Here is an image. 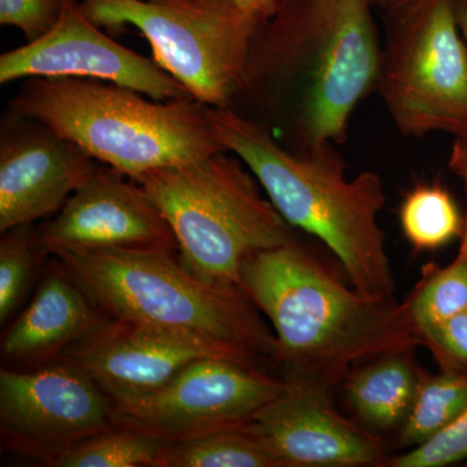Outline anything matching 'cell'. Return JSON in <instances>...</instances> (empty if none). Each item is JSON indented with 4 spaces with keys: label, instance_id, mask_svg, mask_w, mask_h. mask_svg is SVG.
<instances>
[{
    "label": "cell",
    "instance_id": "cell-22",
    "mask_svg": "<svg viewBox=\"0 0 467 467\" xmlns=\"http://www.w3.org/2000/svg\"><path fill=\"white\" fill-rule=\"evenodd\" d=\"M417 335L467 309V260L457 254L450 265L429 264L404 301ZM420 339V337H418Z\"/></svg>",
    "mask_w": 467,
    "mask_h": 467
},
{
    "label": "cell",
    "instance_id": "cell-23",
    "mask_svg": "<svg viewBox=\"0 0 467 467\" xmlns=\"http://www.w3.org/2000/svg\"><path fill=\"white\" fill-rule=\"evenodd\" d=\"M33 223L3 233L0 242V322L5 324L26 296L43 250ZM46 252V251H45Z\"/></svg>",
    "mask_w": 467,
    "mask_h": 467
},
{
    "label": "cell",
    "instance_id": "cell-25",
    "mask_svg": "<svg viewBox=\"0 0 467 467\" xmlns=\"http://www.w3.org/2000/svg\"><path fill=\"white\" fill-rule=\"evenodd\" d=\"M418 337L420 346L434 356L441 371L467 374V309L427 328Z\"/></svg>",
    "mask_w": 467,
    "mask_h": 467
},
{
    "label": "cell",
    "instance_id": "cell-28",
    "mask_svg": "<svg viewBox=\"0 0 467 467\" xmlns=\"http://www.w3.org/2000/svg\"><path fill=\"white\" fill-rule=\"evenodd\" d=\"M239 7L267 20L275 14L279 0H232Z\"/></svg>",
    "mask_w": 467,
    "mask_h": 467
},
{
    "label": "cell",
    "instance_id": "cell-24",
    "mask_svg": "<svg viewBox=\"0 0 467 467\" xmlns=\"http://www.w3.org/2000/svg\"><path fill=\"white\" fill-rule=\"evenodd\" d=\"M467 461V409L447 430L431 441L398 456L389 457L387 467H447Z\"/></svg>",
    "mask_w": 467,
    "mask_h": 467
},
{
    "label": "cell",
    "instance_id": "cell-3",
    "mask_svg": "<svg viewBox=\"0 0 467 467\" xmlns=\"http://www.w3.org/2000/svg\"><path fill=\"white\" fill-rule=\"evenodd\" d=\"M212 119L220 142L250 169L278 213L324 243L356 291L393 297L395 276L378 223L386 202L379 174L362 171L348 180L333 143L285 150L267 126L233 109H212Z\"/></svg>",
    "mask_w": 467,
    "mask_h": 467
},
{
    "label": "cell",
    "instance_id": "cell-21",
    "mask_svg": "<svg viewBox=\"0 0 467 467\" xmlns=\"http://www.w3.org/2000/svg\"><path fill=\"white\" fill-rule=\"evenodd\" d=\"M168 442L130 430L115 429L70 445L47 461L55 467H158Z\"/></svg>",
    "mask_w": 467,
    "mask_h": 467
},
{
    "label": "cell",
    "instance_id": "cell-8",
    "mask_svg": "<svg viewBox=\"0 0 467 467\" xmlns=\"http://www.w3.org/2000/svg\"><path fill=\"white\" fill-rule=\"evenodd\" d=\"M391 15L377 90L408 137L467 129V42L454 0H409Z\"/></svg>",
    "mask_w": 467,
    "mask_h": 467
},
{
    "label": "cell",
    "instance_id": "cell-19",
    "mask_svg": "<svg viewBox=\"0 0 467 467\" xmlns=\"http://www.w3.org/2000/svg\"><path fill=\"white\" fill-rule=\"evenodd\" d=\"M158 467H279L244 425L168 442Z\"/></svg>",
    "mask_w": 467,
    "mask_h": 467
},
{
    "label": "cell",
    "instance_id": "cell-2",
    "mask_svg": "<svg viewBox=\"0 0 467 467\" xmlns=\"http://www.w3.org/2000/svg\"><path fill=\"white\" fill-rule=\"evenodd\" d=\"M239 287L273 326L275 361L330 387L358 362L420 346L407 304L347 287L297 241L248 257Z\"/></svg>",
    "mask_w": 467,
    "mask_h": 467
},
{
    "label": "cell",
    "instance_id": "cell-9",
    "mask_svg": "<svg viewBox=\"0 0 467 467\" xmlns=\"http://www.w3.org/2000/svg\"><path fill=\"white\" fill-rule=\"evenodd\" d=\"M284 389V379L256 365L202 358L155 392L112 402L113 423L167 442L236 429L247 423Z\"/></svg>",
    "mask_w": 467,
    "mask_h": 467
},
{
    "label": "cell",
    "instance_id": "cell-20",
    "mask_svg": "<svg viewBox=\"0 0 467 467\" xmlns=\"http://www.w3.org/2000/svg\"><path fill=\"white\" fill-rule=\"evenodd\" d=\"M402 233L414 248L434 251L462 235L463 221L450 192L439 184H418L399 212Z\"/></svg>",
    "mask_w": 467,
    "mask_h": 467
},
{
    "label": "cell",
    "instance_id": "cell-12",
    "mask_svg": "<svg viewBox=\"0 0 467 467\" xmlns=\"http://www.w3.org/2000/svg\"><path fill=\"white\" fill-rule=\"evenodd\" d=\"M331 389L287 371L282 391L244 427L279 467L383 466L386 442L342 416Z\"/></svg>",
    "mask_w": 467,
    "mask_h": 467
},
{
    "label": "cell",
    "instance_id": "cell-17",
    "mask_svg": "<svg viewBox=\"0 0 467 467\" xmlns=\"http://www.w3.org/2000/svg\"><path fill=\"white\" fill-rule=\"evenodd\" d=\"M411 352L387 353L347 376L350 408L368 429L389 431L404 425L423 376Z\"/></svg>",
    "mask_w": 467,
    "mask_h": 467
},
{
    "label": "cell",
    "instance_id": "cell-7",
    "mask_svg": "<svg viewBox=\"0 0 467 467\" xmlns=\"http://www.w3.org/2000/svg\"><path fill=\"white\" fill-rule=\"evenodd\" d=\"M99 27L140 30L153 60L212 109L242 94L263 18L232 0H82Z\"/></svg>",
    "mask_w": 467,
    "mask_h": 467
},
{
    "label": "cell",
    "instance_id": "cell-31",
    "mask_svg": "<svg viewBox=\"0 0 467 467\" xmlns=\"http://www.w3.org/2000/svg\"><path fill=\"white\" fill-rule=\"evenodd\" d=\"M463 184H465V192H466V198H467V180H463ZM459 254H462V256L465 257V259L467 260V211H466L465 223H463L462 243H461Z\"/></svg>",
    "mask_w": 467,
    "mask_h": 467
},
{
    "label": "cell",
    "instance_id": "cell-30",
    "mask_svg": "<svg viewBox=\"0 0 467 467\" xmlns=\"http://www.w3.org/2000/svg\"><path fill=\"white\" fill-rule=\"evenodd\" d=\"M408 2L409 0H371L373 5L382 7L386 12H391L393 9L401 7V5Z\"/></svg>",
    "mask_w": 467,
    "mask_h": 467
},
{
    "label": "cell",
    "instance_id": "cell-13",
    "mask_svg": "<svg viewBox=\"0 0 467 467\" xmlns=\"http://www.w3.org/2000/svg\"><path fill=\"white\" fill-rule=\"evenodd\" d=\"M81 78L124 86L155 100L193 99L153 58L129 50L67 0L57 26L0 57V84L23 78Z\"/></svg>",
    "mask_w": 467,
    "mask_h": 467
},
{
    "label": "cell",
    "instance_id": "cell-18",
    "mask_svg": "<svg viewBox=\"0 0 467 467\" xmlns=\"http://www.w3.org/2000/svg\"><path fill=\"white\" fill-rule=\"evenodd\" d=\"M467 409V374L441 371L435 376L423 371L416 400L404 425L399 444L420 447L453 425Z\"/></svg>",
    "mask_w": 467,
    "mask_h": 467
},
{
    "label": "cell",
    "instance_id": "cell-6",
    "mask_svg": "<svg viewBox=\"0 0 467 467\" xmlns=\"http://www.w3.org/2000/svg\"><path fill=\"white\" fill-rule=\"evenodd\" d=\"M242 164L225 150L134 180L173 230L181 264L211 284L239 287L248 257L296 241Z\"/></svg>",
    "mask_w": 467,
    "mask_h": 467
},
{
    "label": "cell",
    "instance_id": "cell-29",
    "mask_svg": "<svg viewBox=\"0 0 467 467\" xmlns=\"http://www.w3.org/2000/svg\"><path fill=\"white\" fill-rule=\"evenodd\" d=\"M454 11L461 33L467 42V0H454Z\"/></svg>",
    "mask_w": 467,
    "mask_h": 467
},
{
    "label": "cell",
    "instance_id": "cell-14",
    "mask_svg": "<svg viewBox=\"0 0 467 467\" xmlns=\"http://www.w3.org/2000/svg\"><path fill=\"white\" fill-rule=\"evenodd\" d=\"M46 254L107 248L177 250L173 230L146 190L121 171L94 173L42 230Z\"/></svg>",
    "mask_w": 467,
    "mask_h": 467
},
{
    "label": "cell",
    "instance_id": "cell-26",
    "mask_svg": "<svg viewBox=\"0 0 467 467\" xmlns=\"http://www.w3.org/2000/svg\"><path fill=\"white\" fill-rule=\"evenodd\" d=\"M67 0H0V24L16 27L27 42L36 41L57 26Z\"/></svg>",
    "mask_w": 467,
    "mask_h": 467
},
{
    "label": "cell",
    "instance_id": "cell-10",
    "mask_svg": "<svg viewBox=\"0 0 467 467\" xmlns=\"http://www.w3.org/2000/svg\"><path fill=\"white\" fill-rule=\"evenodd\" d=\"M213 358L257 364L247 353L201 335L112 317L57 359L82 368L112 402H122L155 392L192 362Z\"/></svg>",
    "mask_w": 467,
    "mask_h": 467
},
{
    "label": "cell",
    "instance_id": "cell-1",
    "mask_svg": "<svg viewBox=\"0 0 467 467\" xmlns=\"http://www.w3.org/2000/svg\"><path fill=\"white\" fill-rule=\"evenodd\" d=\"M371 7V0H279L261 24L242 94L254 95L294 150L343 143L353 110L377 90L382 45Z\"/></svg>",
    "mask_w": 467,
    "mask_h": 467
},
{
    "label": "cell",
    "instance_id": "cell-11",
    "mask_svg": "<svg viewBox=\"0 0 467 467\" xmlns=\"http://www.w3.org/2000/svg\"><path fill=\"white\" fill-rule=\"evenodd\" d=\"M0 425L15 448L47 462L58 451L115 429L112 400L82 368L57 359L0 370Z\"/></svg>",
    "mask_w": 467,
    "mask_h": 467
},
{
    "label": "cell",
    "instance_id": "cell-27",
    "mask_svg": "<svg viewBox=\"0 0 467 467\" xmlns=\"http://www.w3.org/2000/svg\"><path fill=\"white\" fill-rule=\"evenodd\" d=\"M450 169L461 180H467V129L454 135L450 158Z\"/></svg>",
    "mask_w": 467,
    "mask_h": 467
},
{
    "label": "cell",
    "instance_id": "cell-16",
    "mask_svg": "<svg viewBox=\"0 0 467 467\" xmlns=\"http://www.w3.org/2000/svg\"><path fill=\"white\" fill-rule=\"evenodd\" d=\"M104 318L103 312L58 263L3 337V359L30 367L58 358Z\"/></svg>",
    "mask_w": 467,
    "mask_h": 467
},
{
    "label": "cell",
    "instance_id": "cell-4",
    "mask_svg": "<svg viewBox=\"0 0 467 467\" xmlns=\"http://www.w3.org/2000/svg\"><path fill=\"white\" fill-rule=\"evenodd\" d=\"M144 97L94 79L29 78L9 107L131 180L225 152L213 129L212 107L195 99Z\"/></svg>",
    "mask_w": 467,
    "mask_h": 467
},
{
    "label": "cell",
    "instance_id": "cell-15",
    "mask_svg": "<svg viewBox=\"0 0 467 467\" xmlns=\"http://www.w3.org/2000/svg\"><path fill=\"white\" fill-rule=\"evenodd\" d=\"M97 168L77 144L12 112L0 140V232L60 211Z\"/></svg>",
    "mask_w": 467,
    "mask_h": 467
},
{
    "label": "cell",
    "instance_id": "cell-5",
    "mask_svg": "<svg viewBox=\"0 0 467 467\" xmlns=\"http://www.w3.org/2000/svg\"><path fill=\"white\" fill-rule=\"evenodd\" d=\"M173 252L107 248L55 257L107 317L201 335L256 361L275 359V335L242 288L193 275Z\"/></svg>",
    "mask_w": 467,
    "mask_h": 467
}]
</instances>
